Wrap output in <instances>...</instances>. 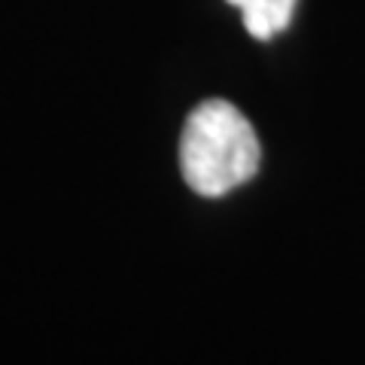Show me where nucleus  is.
<instances>
[{"mask_svg": "<svg viewBox=\"0 0 365 365\" xmlns=\"http://www.w3.org/2000/svg\"><path fill=\"white\" fill-rule=\"evenodd\" d=\"M262 146L247 116L228 101H204L180 137V168L189 189L220 198L259 170Z\"/></svg>", "mask_w": 365, "mask_h": 365, "instance_id": "1", "label": "nucleus"}, {"mask_svg": "<svg viewBox=\"0 0 365 365\" xmlns=\"http://www.w3.org/2000/svg\"><path fill=\"white\" fill-rule=\"evenodd\" d=\"M228 4L241 9L244 25L256 40H271L287 31L299 0H228Z\"/></svg>", "mask_w": 365, "mask_h": 365, "instance_id": "2", "label": "nucleus"}]
</instances>
